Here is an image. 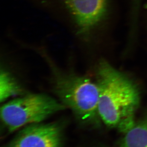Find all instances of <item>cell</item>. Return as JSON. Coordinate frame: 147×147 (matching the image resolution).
<instances>
[{"label":"cell","mask_w":147,"mask_h":147,"mask_svg":"<svg viewBox=\"0 0 147 147\" xmlns=\"http://www.w3.org/2000/svg\"><path fill=\"white\" fill-rule=\"evenodd\" d=\"M97 83L99 117L107 126L126 133L136 123L135 116L140 101L138 89L106 61L99 65Z\"/></svg>","instance_id":"obj_1"},{"label":"cell","mask_w":147,"mask_h":147,"mask_svg":"<svg viewBox=\"0 0 147 147\" xmlns=\"http://www.w3.org/2000/svg\"><path fill=\"white\" fill-rule=\"evenodd\" d=\"M54 90L63 104L72 110L82 122L97 120L100 91L97 83L87 77L61 73L52 66Z\"/></svg>","instance_id":"obj_2"},{"label":"cell","mask_w":147,"mask_h":147,"mask_svg":"<svg viewBox=\"0 0 147 147\" xmlns=\"http://www.w3.org/2000/svg\"><path fill=\"white\" fill-rule=\"evenodd\" d=\"M65 105L43 94H30L4 104L1 118L9 132H13L30 124L39 123Z\"/></svg>","instance_id":"obj_3"},{"label":"cell","mask_w":147,"mask_h":147,"mask_svg":"<svg viewBox=\"0 0 147 147\" xmlns=\"http://www.w3.org/2000/svg\"><path fill=\"white\" fill-rule=\"evenodd\" d=\"M61 139L57 123H36L21 131L8 147H61Z\"/></svg>","instance_id":"obj_4"},{"label":"cell","mask_w":147,"mask_h":147,"mask_svg":"<svg viewBox=\"0 0 147 147\" xmlns=\"http://www.w3.org/2000/svg\"><path fill=\"white\" fill-rule=\"evenodd\" d=\"M80 33H87L102 18L106 0H63Z\"/></svg>","instance_id":"obj_5"},{"label":"cell","mask_w":147,"mask_h":147,"mask_svg":"<svg viewBox=\"0 0 147 147\" xmlns=\"http://www.w3.org/2000/svg\"><path fill=\"white\" fill-rule=\"evenodd\" d=\"M120 147H147V120L136 123L125 133Z\"/></svg>","instance_id":"obj_6"},{"label":"cell","mask_w":147,"mask_h":147,"mask_svg":"<svg viewBox=\"0 0 147 147\" xmlns=\"http://www.w3.org/2000/svg\"><path fill=\"white\" fill-rule=\"evenodd\" d=\"M21 88L10 74L1 69L0 76V100L3 102L11 96L18 94Z\"/></svg>","instance_id":"obj_7"}]
</instances>
